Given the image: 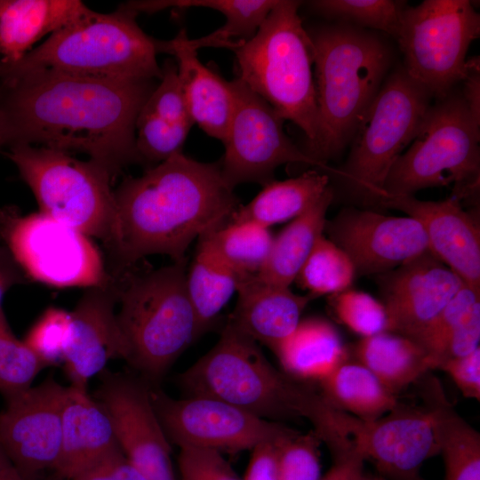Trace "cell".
Returning <instances> with one entry per match:
<instances>
[{"instance_id":"1","label":"cell","mask_w":480,"mask_h":480,"mask_svg":"<svg viewBox=\"0 0 480 480\" xmlns=\"http://www.w3.org/2000/svg\"><path fill=\"white\" fill-rule=\"evenodd\" d=\"M156 80L91 77L43 69L0 77L9 147L82 152L115 179L140 162L135 124Z\"/></svg>"},{"instance_id":"2","label":"cell","mask_w":480,"mask_h":480,"mask_svg":"<svg viewBox=\"0 0 480 480\" xmlns=\"http://www.w3.org/2000/svg\"><path fill=\"white\" fill-rule=\"evenodd\" d=\"M116 216L104 247L108 273L120 276L152 254L173 262L196 238L231 220L240 205L224 180L220 163H203L182 152L127 177L114 190Z\"/></svg>"},{"instance_id":"3","label":"cell","mask_w":480,"mask_h":480,"mask_svg":"<svg viewBox=\"0 0 480 480\" xmlns=\"http://www.w3.org/2000/svg\"><path fill=\"white\" fill-rule=\"evenodd\" d=\"M178 382L187 396L221 400L268 420H307L329 449L346 440L341 412L274 367L256 341L228 322L216 344Z\"/></svg>"},{"instance_id":"4","label":"cell","mask_w":480,"mask_h":480,"mask_svg":"<svg viewBox=\"0 0 480 480\" xmlns=\"http://www.w3.org/2000/svg\"><path fill=\"white\" fill-rule=\"evenodd\" d=\"M318 112L316 140L303 149L322 169L350 143L393 61L376 31L336 22L309 28Z\"/></svg>"},{"instance_id":"5","label":"cell","mask_w":480,"mask_h":480,"mask_svg":"<svg viewBox=\"0 0 480 480\" xmlns=\"http://www.w3.org/2000/svg\"><path fill=\"white\" fill-rule=\"evenodd\" d=\"M300 1L277 0L255 35L233 50L237 78L307 139H316L318 112L314 50L299 15Z\"/></svg>"},{"instance_id":"6","label":"cell","mask_w":480,"mask_h":480,"mask_svg":"<svg viewBox=\"0 0 480 480\" xmlns=\"http://www.w3.org/2000/svg\"><path fill=\"white\" fill-rule=\"evenodd\" d=\"M136 16L124 4L108 14L92 10L17 63L2 64V75L48 69L100 78L160 80L158 40L139 27Z\"/></svg>"},{"instance_id":"7","label":"cell","mask_w":480,"mask_h":480,"mask_svg":"<svg viewBox=\"0 0 480 480\" xmlns=\"http://www.w3.org/2000/svg\"><path fill=\"white\" fill-rule=\"evenodd\" d=\"M187 260L155 270L135 268L120 278L116 317L128 359L151 381L159 380L199 336L186 285Z\"/></svg>"},{"instance_id":"8","label":"cell","mask_w":480,"mask_h":480,"mask_svg":"<svg viewBox=\"0 0 480 480\" xmlns=\"http://www.w3.org/2000/svg\"><path fill=\"white\" fill-rule=\"evenodd\" d=\"M480 124L460 90L431 105L410 147L392 165L386 197L412 196L433 187L454 185V195L476 197L479 190ZM382 200V201H383Z\"/></svg>"},{"instance_id":"9","label":"cell","mask_w":480,"mask_h":480,"mask_svg":"<svg viewBox=\"0 0 480 480\" xmlns=\"http://www.w3.org/2000/svg\"><path fill=\"white\" fill-rule=\"evenodd\" d=\"M431 99L403 66L385 79L353 135L346 162L336 171L363 204L380 206L388 174L416 136Z\"/></svg>"},{"instance_id":"10","label":"cell","mask_w":480,"mask_h":480,"mask_svg":"<svg viewBox=\"0 0 480 480\" xmlns=\"http://www.w3.org/2000/svg\"><path fill=\"white\" fill-rule=\"evenodd\" d=\"M7 156L30 188L39 212L107 243L116 216L113 178L97 163L32 145L10 147Z\"/></svg>"},{"instance_id":"11","label":"cell","mask_w":480,"mask_h":480,"mask_svg":"<svg viewBox=\"0 0 480 480\" xmlns=\"http://www.w3.org/2000/svg\"><path fill=\"white\" fill-rule=\"evenodd\" d=\"M479 35L480 16L470 1L425 0L406 5L396 40L407 74L440 100L460 84Z\"/></svg>"},{"instance_id":"12","label":"cell","mask_w":480,"mask_h":480,"mask_svg":"<svg viewBox=\"0 0 480 480\" xmlns=\"http://www.w3.org/2000/svg\"><path fill=\"white\" fill-rule=\"evenodd\" d=\"M0 241L30 281L55 287H93L110 277L91 237L40 212L0 209Z\"/></svg>"},{"instance_id":"13","label":"cell","mask_w":480,"mask_h":480,"mask_svg":"<svg viewBox=\"0 0 480 480\" xmlns=\"http://www.w3.org/2000/svg\"><path fill=\"white\" fill-rule=\"evenodd\" d=\"M231 83L235 107L220 162L222 177L231 188L243 183L265 186L284 164L321 168L287 136L284 120L266 100L237 77Z\"/></svg>"},{"instance_id":"14","label":"cell","mask_w":480,"mask_h":480,"mask_svg":"<svg viewBox=\"0 0 480 480\" xmlns=\"http://www.w3.org/2000/svg\"><path fill=\"white\" fill-rule=\"evenodd\" d=\"M149 393L170 443L180 449L236 453L278 441L294 430L221 400L204 396L175 399L151 387Z\"/></svg>"},{"instance_id":"15","label":"cell","mask_w":480,"mask_h":480,"mask_svg":"<svg viewBox=\"0 0 480 480\" xmlns=\"http://www.w3.org/2000/svg\"><path fill=\"white\" fill-rule=\"evenodd\" d=\"M67 392L68 387L49 376L6 398L0 413V448L27 478L38 479V474L57 466Z\"/></svg>"},{"instance_id":"16","label":"cell","mask_w":480,"mask_h":480,"mask_svg":"<svg viewBox=\"0 0 480 480\" xmlns=\"http://www.w3.org/2000/svg\"><path fill=\"white\" fill-rule=\"evenodd\" d=\"M95 399L108 412L121 450L146 480H176L170 441L154 408L149 386L104 369Z\"/></svg>"},{"instance_id":"17","label":"cell","mask_w":480,"mask_h":480,"mask_svg":"<svg viewBox=\"0 0 480 480\" xmlns=\"http://www.w3.org/2000/svg\"><path fill=\"white\" fill-rule=\"evenodd\" d=\"M347 428L354 449L386 480H424L423 463L439 453L435 422L427 408L399 404L368 420L348 415Z\"/></svg>"},{"instance_id":"18","label":"cell","mask_w":480,"mask_h":480,"mask_svg":"<svg viewBox=\"0 0 480 480\" xmlns=\"http://www.w3.org/2000/svg\"><path fill=\"white\" fill-rule=\"evenodd\" d=\"M324 231L350 258L356 275H380L428 251L423 228L409 216L346 208L326 220Z\"/></svg>"},{"instance_id":"19","label":"cell","mask_w":480,"mask_h":480,"mask_svg":"<svg viewBox=\"0 0 480 480\" xmlns=\"http://www.w3.org/2000/svg\"><path fill=\"white\" fill-rule=\"evenodd\" d=\"M387 331L416 340L465 284L429 251L379 275Z\"/></svg>"},{"instance_id":"20","label":"cell","mask_w":480,"mask_h":480,"mask_svg":"<svg viewBox=\"0 0 480 480\" xmlns=\"http://www.w3.org/2000/svg\"><path fill=\"white\" fill-rule=\"evenodd\" d=\"M119 294L120 278L110 276L105 284L87 288L70 312L71 336L63 363L71 387L87 391L88 381L108 361H127L128 347L116 312Z\"/></svg>"},{"instance_id":"21","label":"cell","mask_w":480,"mask_h":480,"mask_svg":"<svg viewBox=\"0 0 480 480\" xmlns=\"http://www.w3.org/2000/svg\"><path fill=\"white\" fill-rule=\"evenodd\" d=\"M380 207L402 211L416 220L425 231L428 251L465 284L480 291L479 227L455 196L440 201L388 196Z\"/></svg>"},{"instance_id":"22","label":"cell","mask_w":480,"mask_h":480,"mask_svg":"<svg viewBox=\"0 0 480 480\" xmlns=\"http://www.w3.org/2000/svg\"><path fill=\"white\" fill-rule=\"evenodd\" d=\"M188 38L182 29L171 40H158V52L175 57L180 88L194 124L223 143L235 107L232 83L204 65L197 51L188 46Z\"/></svg>"},{"instance_id":"23","label":"cell","mask_w":480,"mask_h":480,"mask_svg":"<svg viewBox=\"0 0 480 480\" xmlns=\"http://www.w3.org/2000/svg\"><path fill=\"white\" fill-rule=\"evenodd\" d=\"M162 76L140 108L135 124L140 163L158 164L182 152L194 123L180 88L176 63L166 60Z\"/></svg>"},{"instance_id":"24","label":"cell","mask_w":480,"mask_h":480,"mask_svg":"<svg viewBox=\"0 0 480 480\" xmlns=\"http://www.w3.org/2000/svg\"><path fill=\"white\" fill-rule=\"evenodd\" d=\"M236 292V304L228 323L271 350L297 327L312 299L296 294L289 287L266 283L256 275L245 276Z\"/></svg>"},{"instance_id":"25","label":"cell","mask_w":480,"mask_h":480,"mask_svg":"<svg viewBox=\"0 0 480 480\" xmlns=\"http://www.w3.org/2000/svg\"><path fill=\"white\" fill-rule=\"evenodd\" d=\"M116 445L112 422L101 404L87 391L68 387L61 450L54 472L71 480Z\"/></svg>"},{"instance_id":"26","label":"cell","mask_w":480,"mask_h":480,"mask_svg":"<svg viewBox=\"0 0 480 480\" xmlns=\"http://www.w3.org/2000/svg\"><path fill=\"white\" fill-rule=\"evenodd\" d=\"M92 10L77 0H2L0 60L20 61L32 45L80 20Z\"/></svg>"},{"instance_id":"27","label":"cell","mask_w":480,"mask_h":480,"mask_svg":"<svg viewBox=\"0 0 480 480\" xmlns=\"http://www.w3.org/2000/svg\"><path fill=\"white\" fill-rule=\"evenodd\" d=\"M273 351L288 375L319 381L348 358L336 328L318 317L300 320Z\"/></svg>"},{"instance_id":"28","label":"cell","mask_w":480,"mask_h":480,"mask_svg":"<svg viewBox=\"0 0 480 480\" xmlns=\"http://www.w3.org/2000/svg\"><path fill=\"white\" fill-rule=\"evenodd\" d=\"M333 197V190L329 187L311 207L273 238L266 263L256 275L260 279L285 287L295 281L316 241L324 235L326 213Z\"/></svg>"},{"instance_id":"29","label":"cell","mask_w":480,"mask_h":480,"mask_svg":"<svg viewBox=\"0 0 480 480\" xmlns=\"http://www.w3.org/2000/svg\"><path fill=\"white\" fill-rule=\"evenodd\" d=\"M353 352L356 361L395 395L433 369L428 354L418 342L388 331L362 338Z\"/></svg>"},{"instance_id":"30","label":"cell","mask_w":480,"mask_h":480,"mask_svg":"<svg viewBox=\"0 0 480 480\" xmlns=\"http://www.w3.org/2000/svg\"><path fill=\"white\" fill-rule=\"evenodd\" d=\"M329 188V176L308 170L294 178L272 180L248 204H240L230 221H254L267 228L293 220L311 207Z\"/></svg>"},{"instance_id":"31","label":"cell","mask_w":480,"mask_h":480,"mask_svg":"<svg viewBox=\"0 0 480 480\" xmlns=\"http://www.w3.org/2000/svg\"><path fill=\"white\" fill-rule=\"evenodd\" d=\"M320 383L332 406L360 420L380 418L399 405L396 396L369 369L348 358Z\"/></svg>"},{"instance_id":"32","label":"cell","mask_w":480,"mask_h":480,"mask_svg":"<svg viewBox=\"0 0 480 480\" xmlns=\"http://www.w3.org/2000/svg\"><path fill=\"white\" fill-rule=\"evenodd\" d=\"M277 0H174L140 1L139 12H153L167 7L187 9L209 8L220 12L225 23L215 31L196 39H188L190 48L222 47L231 51L243 41L252 38Z\"/></svg>"},{"instance_id":"33","label":"cell","mask_w":480,"mask_h":480,"mask_svg":"<svg viewBox=\"0 0 480 480\" xmlns=\"http://www.w3.org/2000/svg\"><path fill=\"white\" fill-rule=\"evenodd\" d=\"M244 276L230 267L204 237L199 238L195 258L186 275V285L200 335L237 291Z\"/></svg>"},{"instance_id":"34","label":"cell","mask_w":480,"mask_h":480,"mask_svg":"<svg viewBox=\"0 0 480 480\" xmlns=\"http://www.w3.org/2000/svg\"><path fill=\"white\" fill-rule=\"evenodd\" d=\"M427 409L435 422L444 480H480V434L446 401L439 388H432Z\"/></svg>"},{"instance_id":"35","label":"cell","mask_w":480,"mask_h":480,"mask_svg":"<svg viewBox=\"0 0 480 480\" xmlns=\"http://www.w3.org/2000/svg\"><path fill=\"white\" fill-rule=\"evenodd\" d=\"M204 237L218 254L241 275H257L268 257L269 228L254 221H229Z\"/></svg>"},{"instance_id":"36","label":"cell","mask_w":480,"mask_h":480,"mask_svg":"<svg viewBox=\"0 0 480 480\" xmlns=\"http://www.w3.org/2000/svg\"><path fill=\"white\" fill-rule=\"evenodd\" d=\"M355 267L347 253L322 235L300 268L295 281L313 298L333 295L350 288Z\"/></svg>"},{"instance_id":"37","label":"cell","mask_w":480,"mask_h":480,"mask_svg":"<svg viewBox=\"0 0 480 480\" xmlns=\"http://www.w3.org/2000/svg\"><path fill=\"white\" fill-rule=\"evenodd\" d=\"M308 5L337 22L380 31L396 39L407 4L395 0H315L308 2Z\"/></svg>"},{"instance_id":"38","label":"cell","mask_w":480,"mask_h":480,"mask_svg":"<svg viewBox=\"0 0 480 480\" xmlns=\"http://www.w3.org/2000/svg\"><path fill=\"white\" fill-rule=\"evenodd\" d=\"M48 365L12 332L0 309V392L5 398L31 387Z\"/></svg>"},{"instance_id":"39","label":"cell","mask_w":480,"mask_h":480,"mask_svg":"<svg viewBox=\"0 0 480 480\" xmlns=\"http://www.w3.org/2000/svg\"><path fill=\"white\" fill-rule=\"evenodd\" d=\"M334 316L351 331L370 337L387 331V313L381 301L350 288L329 297Z\"/></svg>"},{"instance_id":"40","label":"cell","mask_w":480,"mask_h":480,"mask_svg":"<svg viewBox=\"0 0 480 480\" xmlns=\"http://www.w3.org/2000/svg\"><path fill=\"white\" fill-rule=\"evenodd\" d=\"M318 435L311 430H296L282 440L277 448L276 464L279 480H320L321 461Z\"/></svg>"},{"instance_id":"41","label":"cell","mask_w":480,"mask_h":480,"mask_svg":"<svg viewBox=\"0 0 480 480\" xmlns=\"http://www.w3.org/2000/svg\"><path fill=\"white\" fill-rule=\"evenodd\" d=\"M70 336V312L50 307L31 326L23 341L51 366L63 362Z\"/></svg>"},{"instance_id":"42","label":"cell","mask_w":480,"mask_h":480,"mask_svg":"<svg viewBox=\"0 0 480 480\" xmlns=\"http://www.w3.org/2000/svg\"><path fill=\"white\" fill-rule=\"evenodd\" d=\"M480 302V291L467 284L459 290L440 313L414 340L428 354L433 369V357L441 346L468 316L476 304Z\"/></svg>"},{"instance_id":"43","label":"cell","mask_w":480,"mask_h":480,"mask_svg":"<svg viewBox=\"0 0 480 480\" xmlns=\"http://www.w3.org/2000/svg\"><path fill=\"white\" fill-rule=\"evenodd\" d=\"M180 480H242L218 452L180 448L178 456Z\"/></svg>"},{"instance_id":"44","label":"cell","mask_w":480,"mask_h":480,"mask_svg":"<svg viewBox=\"0 0 480 480\" xmlns=\"http://www.w3.org/2000/svg\"><path fill=\"white\" fill-rule=\"evenodd\" d=\"M480 302L476 304L466 319L450 334L433 357L434 369L448 359L468 355L479 348Z\"/></svg>"},{"instance_id":"45","label":"cell","mask_w":480,"mask_h":480,"mask_svg":"<svg viewBox=\"0 0 480 480\" xmlns=\"http://www.w3.org/2000/svg\"><path fill=\"white\" fill-rule=\"evenodd\" d=\"M445 372L467 398L480 400V348L472 353L442 362Z\"/></svg>"},{"instance_id":"46","label":"cell","mask_w":480,"mask_h":480,"mask_svg":"<svg viewBox=\"0 0 480 480\" xmlns=\"http://www.w3.org/2000/svg\"><path fill=\"white\" fill-rule=\"evenodd\" d=\"M293 432L294 430L292 433ZM287 436L276 442L260 444L253 448L242 480H279L276 464L277 448L279 443Z\"/></svg>"},{"instance_id":"47","label":"cell","mask_w":480,"mask_h":480,"mask_svg":"<svg viewBox=\"0 0 480 480\" xmlns=\"http://www.w3.org/2000/svg\"><path fill=\"white\" fill-rule=\"evenodd\" d=\"M460 93L474 120L480 124V61L479 56L467 60L466 70L460 82Z\"/></svg>"},{"instance_id":"48","label":"cell","mask_w":480,"mask_h":480,"mask_svg":"<svg viewBox=\"0 0 480 480\" xmlns=\"http://www.w3.org/2000/svg\"><path fill=\"white\" fill-rule=\"evenodd\" d=\"M364 459L353 449L348 453L333 458V464L320 480H358L364 473Z\"/></svg>"},{"instance_id":"49","label":"cell","mask_w":480,"mask_h":480,"mask_svg":"<svg viewBox=\"0 0 480 480\" xmlns=\"http://www.w3.org/2000/svg\"><path fill=\"white\" fill-rule=\"evenodd\" d=\"M29 278L9 250L0 244V309L4 294L13 286L29 282Z\"/></svg>"},{"instance_id":"50","label":"cell","mask_w":480,"mask_h":480,"mask_svg":"<svg viewBox=\"0 0 480 480\" xmlns=\"http://www.w3.org/2000/svg\"><path fill=\"white\" fill-rule=\"evenodd\" d=\"M116 445L101 459L84 468L71 480H116L112 468V458Z\"/></svg>"},{"instance_id":"51","label":"cell","mask_w":480,"mask_h":480,"mask_svg":"<svg viewBox=\"0 0 480 480\" xmlns=\"http://www.w3.org/2000/svg\"><path fill=\"white\" fill-rule=\"evenodd\" d=\"M112 468L116 480H146L126 458L120 446L113 453Z\"/></svg>"},{"instance_id":"52","label":"cell","mask_w":480,"mask_h":480,"mask_svg":"<svg viewBox=\"0 0 480 480\" xmlns=\"http://www.w3.org/2000/svg\"><path fill=\"white\" fill-rule=\"evenodd\" d=\"M0 480H33L24 476L11 462L3 450L0 448ZM35 480H64L58 473L54 472L43 478Z\"/></svg>"},{"instance_id":"53","label":"cell","mask_w":480,"mask_h":480,"mask_svg":"<svg viewBox=\"0 0 480 480\" xmlns=\"http://www.w3.org/2000/svg\"><path fill=\"white\" fill-rule=\"evenodd\" d=\"M1 74H2V63L0 60V77H1ZM7 145H8V140H7L6 125H5L3 112L0 108V151L3 147L7 146Z\"/></svg>"},{"instance_id":"54","label":"cell","mask_w":480,"mask_h":480,"mask_svg":"<svg viewBox=\"0 0 480 480\" xmlns=\"http://www.w3.org/2000/svg\"><path fill=\"white\" fill-rule=\"evenodd\" d=\"M358 480H386V479L380 476H369V475H364L363 473L362 476L358 478Z\"/></svg>"},{"instance_id":"55","label":"cell","mask_w":480,"mask_h":480,"mask_svg":"<svg viewBox=\"0 0 480 480\" xmlns=\"http://www.w3.org/2000/svg\"><path fill=\"white\" fill-rule=\"evenodd\" d=\"M2 0H0V5H1Z\"/></svg>"}]
</instances>
